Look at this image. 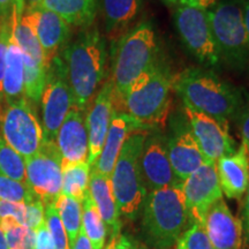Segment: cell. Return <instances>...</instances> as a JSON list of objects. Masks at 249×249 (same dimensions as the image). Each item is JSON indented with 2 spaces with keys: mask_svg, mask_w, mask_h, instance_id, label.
Wrapping results in <instances>:
<instances>
[{
  "mask_svg": "<svg viewBox=\"0 0 249 249\" xmlns=\"http://www.w3.org/2000/svg\"><path fill=\"white\" fill-rule=\"evenodd\" d=\"M239 2H242V4H247V2H249V0H238Z\"/></svg>",
  "mask_w": 249,
  "mask_h": 249,
  "instance_id": "c3c4849f",
  "label": "cell"
},
{
  "mask_svg": "<svg viewBox=\"0 0 249 249\" xmlns=\"http://www.w3.org/2000/svg\"><path fill=\"white\" fill-rule=\"evenodd\" d=\"M1 138L24 160L37 154L44 141L42 124L26 98L5 104L0 112Z\"/></svg>",
  "mask_w": 249,
  "mask_h": 249,
  "instance_id": "ba28073f",
  "label": "cell"
},
{
  "mask_svg": "<svg viewBox=\"0 0 249 249\" xmlns=\"http://www.w3.org/2000/svg\"><path fill=\"white\" fill-rule=\"evenodd\" d=\"M143 0H101V8L107 35L116 36L132 29V24L139 18Z\"/></svg>",
  "mask_w": 249,
  "mask_h": 249,
  "instance_id": "603a6c76",
  "label": "cell"
},
{
  "mask_svg": "<svg viewBox=\"0 0 249 249\" xmlns=\"http://www.w3.org/2000/svg\"><path fill=\"white\" fill-rule=\"evenodd\" d=\"M0 174L18 182H27L26 160L0 138Z\"/></svg>",
  "mask_w": 249,
  "mask_h": 249,
  "instance_id": "f546056e",
  "label": "cell"
},
{
  "mask_svg": "<svg viewBox=\"0 0 249 249\" xmlns=\"http://www.w3.org/2000/svg\"><path fill=\"white\" fill-rule=\"evenodd\" d=\"M181 191L193 223L203 225L213 205L223 198L216 163H205L182 181Z\"/></svg>",
  "mask_w": 249,
  "mask_h": 249,
  "instance_id": "5bb4252c",
  "label": "cell"
},
{
  "mask_svg": "<svg viewBox=\"0 0 249 249\" xmlns=\"http://www.w3.org/2000/svg\"><path fill=\"white\" fill-rule=\"evenodd\" d=\"M142 235L151 249L173 247L193 224L181 187L147 193L142 205Z\"/></svg>",
  "mask_w": 249,
  "mask_h": 249,
  "instance_id": "3957f363",
  "label": "cell"
},
{
  "mask_svg": "<svg viewBox=\"0 0 249 249\" xmlns=\"http://www.w3.org/2000/svg\"><path fill=\"white\" fill-rule=\"evenodd\" d=\"M27 186L46 205L61 194L62 165L55 142L43 141L37 154L26 160Z\"/></svg>",
  "mask_w": 249,
  "mask_h": 249,
  "instance_id": "8fae6325",
  "label": "cell"
},
{
  "mask_svg": "<svg viewBox=\"0 0 249 249\" xmlns=\"http://www.w3.org/2000/svg\"><path fill=\"white\" fill-rule=\"evenodd\" d=\"M114 111L113 86L111 81H107L99 89L86 117L89 139L88 164L90 167L95 165L101 155Z\"/></svg>",
  "mask_w": 249,
  "mask_h": 249,
  "instance_id": "e0dca14e",
  "label": "cell"
},
{
  "mask_svg": "<svg viewBox=\"0 0 249 249\" xmlns=\"http://www.w3.org/2000/svg\"><path fill=\"white\" fill-rule=\"evenodd\" d=\"M23 97L34 107L40 102V97L44 90L46 67L27 54H23Z\"/></svg>",
  "mask_w": 249,
  "mask_h": 249,
  "instance_id": "83f0119b",
  "label": "cell"
},
{
  "mask_svg": "<svg viewBox=\"0 0 249 249\" xmlns=\"http://www.w3.org/2000/svg\"><path fill=\"white\" fill-rule=\"evenodd\" d=\"M39 7L58 14L70 26L86 29L95 20L97 0H42Z\"/></svg>",
  "mask_w": 249,
  "mask_h": 249,
  "instance_id": "cb8c5ba5",
  "label": "cell"
},
{
  "mask_svg": "<svg viewBox=\"0 0 249 249\" xmlns=\"http://www.w3.org/2000/svg\"><path fill=\"white\" fill-rule=\"evenodd\" d=\"M173 89L183 107L222 121L235 117L244 107L239 89L201 68H187L173 77Z\"/></svg>",
  "mask_w": 249,
  "mask_h": 249,
  "instance_id": "7a4b0ae2",
  "label": "cell"
},
{
  "mask_svg": "<svg viewBox=\"0 0 249 249\" xmlns=\"http://www.w3.org/2000/svg\"><path fill=\"white\" fill-rule=\"evenodd\" d=\"M173 21L180 38L191 53L205 66L216 67L222 57L211 31L208 11L191 6H176Z\"/></svg>",
  "mask_w": 249,
  "mask_h": 249,
  "instance_id": "30bf717a",
  "label": "cell"
},
{
  "mask_svg": "<svg viewBox=\"0 0 249 249\" xmlns=\"http://www.w3.org/2000/svg\"><path fill=\"white\" fill-rule=\"evenodd\" d=\"M0 249H8L5 234H4V232L1 231V229H0Z\"/></svg>",
  "mask_w": 249,
  "mask_h": 249,
  "instance_id": "bcb514c9",
  "label": "cell"
},
{
  "mask_svg": "<svg viewBox=\"0 0 249 249\" xmlns=\"http://www.w3.org/2000/svg\"><path fill=\"white\" fill-rule=\"evenodd\" d=\"M172 89L173 77L158 64L129 87L121 107L124 112L152 128L169 116Z\"/></svg>",
  "mask_w": 249,
  "mask_h": 249,
  "instance_id": "5b68a950",
  "label": "cell"
},
{
  "mask_svg": "<svg viewBox=\"0 0 249 249\" xmlns=\"http://www.w3.org/2000/svg\"><path fill=\"white\" fill-rule=\"evenodd\" d=\"M183 114L202 154L209 163H217L219 158L235 152V142L230 135L229 121L214 119L187 107H183Z\"/></svg>",
  "mask_w": 249,
  "mask_h": 249,
  "instance_id": "4fadbf2b",
  "label": "cell"
},
{
  "mask_svg": "<svg viewBox=\"0 0 249 249\" xmlns=\"http://www.w3.org/2000/svg\"><path fill=\"white\" fill-rule=\"evenodd\" d=\"M23 53L12 33L6 51L4 73V105L23 98Z\"/></svg>",
  "mask_w": 249,
  "mask_h": 249,
  "instance_id": "d4e9b609",
  "label": "cell"
},
{
  "mask_svg": "<svg viewBox=\"0 0 249 249\" xmlns=\"http://www.w3.org/2000/svg\"><path fill=\"white\" fill-rule=\"evenodd\" d=\"M36 198L27 183L15 181L0 174V200L28 204Z\"/></svg>",
  "mask_w": 249,
  "mask_h": 249,
  "instance_id": "4dcf8cb0",
  "label": "cell"
},
{
  "mask_svg": "<svg viewBox=\"0 0 249 249\" xmlns=\"http://www.w3.org/2000/svg\"><path fill=\"white\" fill-rule=\"evenodd\" d=\"M246 200L244 205V218H242V227L246 235V242L249 244V186L246 192Z\"/></svg>",
  "mask_w": 249,
  "mask_h": 249,
  "instance_id": "7bdbcfd3",
  "label": "cell"
},
{
  "mask_svg": "<svg viewBox=\"0 0 249 249\" xmlns=\"http://www.w3.org/2000/svg\"><path fill=\"white\" fill-rule=\"evenodd\" d=\"M44 223V204L38 198L26 204V213H24V226L36 231Z\"/></svg>",
  "mask_w": 249,
  "mask_h": 249,
  "instance_id": "e575fe53",
  "label": "cell"
},
{
  "mask_svg": "<svg viewBox=\"0 0 249 249\" xmlns=\"http://www.w3.org/2000/svg\"><path fill=\"white\" fill-rule=\"evenodd\" d=\"M28 11L33 12L36 35L42 48L44 64L48 70L49 65L57 57L59 50L70 39L71 26L64 18L49 9L37 7Z\"/></svg>",
  "mask_w": 249,
  "mask_h": 249,
  "instance_id": "ffe728a7",
  "label": "cell"
},
{
  "mask_svg": "<svg viewBox=\"0 0 249 249\" xmlns=\"http://www.w3.org/2000/svg\"><path fill=\"white\" fill-rule=\"evenodd\" d=\"M70 249H92V246L90 244L88 236L86 235L83 230H81Z\"/></svg>",
  "mask_w": 249,
  "mask_h": 249,
  "instance_id": "b9f144b4",
  "label": "cell"
},
{
  "mask_svg": "<svg viewBox=\"0 0 249 249\" xmlns=\"http://www.w3.org/2000/svg\"><path fill=\"white\" fill-rule=\"evenodd\" d=\"M91 167L88 161L62 166L61 194L73 197L82 203L89 192Z\"/></svg>",
  "mask_w": 249,
  "mask_h": 249,
  "instance_id": "484cf974",
  "label": "cell"
},
{
  "mask_svg": "<svg viewBox=\"0 0 249 249\" xmlns=\"http://www.w3.org/2000/svg\"><path fill=\"white\" fill-rule=\"evenodd\" d=\"M219 0H180V5L191 6V7H197L209 11L213 6H216Z\"/></svg>",
  "mask_w": 249,
  "mask_h": 249,
  "instance_id": "60d3db41",
  "label": "cell"
},
{
  "mask_svg": "<svg viewBox=\"0 0 249 249\" xmlns=\"http://www.w3.org/2000/svg\"><path fill=\"white\" fill-rule=\"evenodd\" d=\"M242 14H244V23H245L246 33H247L248 46H249V2L244 4V7H242Z\"/></svg>",
  "mask_w": 249,
  "mask_h": 249,
  "instance_id": "ee69618b",
  "label": "cell"
},
{
  "mask_svg": "<svg viewBox=\"0 0 249 249\" xmlns=\"http://www.w3.org/2000/svg\"><path fill=\"white\" fill-rule=\"evenodd\" d=\"M35 249H54L53 241H52L45 222L35 231Z\"/></svg>",
  "mask_w": 249,
  "mask_h": 249,
  "instance_id": "74e56055",
  "label": "cell"
},
{
  "mask_svg": "<svg viewBox=\"0 0 249 249\" xmlns=\"http://www.w3.org/2000/svg\"><path fill=\"white\" fill-rule=\"evenodd\" d=\"M0 112H1V107H0Z\"/></svg>",
  "mask_w": 249,
  "mask_h": 249,
  "instance_id": "681fc988",
  "label": "cell"
},
{
  "mask_svg": "<svg viewBox=\"0 0 249 249\" xmlns=\"http://www.w3.org/2000/svg\"><path fill=\"white\" fill-rule=\"evenodd\" d=\"M24 213H26V204L0 200V219L12 217L18 224L24 226Z\"/></svg>",
  "mask_w": 249,
  "mask_h": 249,
  "instance_id": "8d00e7d4",
  "label": "cell"
},
{
  "mask_svg": "<svg viewBox=\"0 0 249 249\" xmlns=\"http://www.w3.org/2000/svg\"><path fill=\"white\" fill-rule=\"evenodd\" d=\"M147 133H134L127 139L110 177L120 216L128 219L139 216L147 195L139 167L140 154Z\"/></svg>",
  "mask_w": 249,
  "mask_h": 249,
  "instance_id": "8992f818",
  "label": "cell"
},
{
  "mask_svg": "<svg viewBox=\"0 0 249 249\" xmlns=\"http://www.w3.org/2000/svg\"><path fill=\"white\" fill-rule=\"evenodd\" d=\"M150 129V126L142 124L141 121L135 119L127 112L114 111L102 152L91 170L110 178L118 160V156H119L127 139L134 133L148 132Z\"/></svg>",
  "mask_w": 249,
  "mask_h": 249,
  "instance_id": "2e32d148",
  "label": "cell"
},
{
  "mask_svg": "<svg viewBox=\"0 0 249 249\" xmlns=\"http://www.w3.org/2000/svg\"><path fill=\"white\" fill-rule=\"evenodd\" d=\"M14 20L11 22L0 23V107H4V73L6 51H7L8 40L14 29Z\"/></svg>",
  "mask_w": 249,
  "mask_h": 249,
  "instance_id": "836d02e7",
  "label": "cell"
},
{
  "mask_svg": "<svg viewBox=\"0 0 249 249\" xmlns=\"http://www.w3.org/2000/svg\"><path fill=\"white\" fill-rule=\"evenodd\" d=\"M203 226L213 249H241L242 222L231 213L223 198L208 211Z\"/></svg>",
  "mask_w": 249,
  "mask_h": 249,
  "instance_id": "d6986e66",
  "label": "cell"
},
{
  "mask_svg": "<svg viewBox=\"0 0 249 249\" xmlns=\"http://www.w3.org/2000/svg\"><path fill=\"white\" fill-rule=\"evenodd\" d=\"M158 55L156 33L149 22L139 23L118 39L110 80L114 91V110L121 107L129 87L160 64Z\"/></svg>",
  "mask_w": 249,
  "mask_h": 249,
  "instance_id": "277c9868",
  "label": "cell"
},
{
  "mask_svg": "<svg viewBox=\"0 0 249 249\" xmlns=\"http://www.w3.org/2000/svg\"><path fill=\"white\" fill-rule=\"evenodd\" d=\"M223 194L229 198H241L249 186V154L244 143L232 155L224 156L216 163Z\"/></svg>",
  "mask_w": 249,
  "mask_h": 249,
  "instance_id": "44dd1931",
  "label": "cell"
},
{
  "mask_svg": "<svg viewBox=\"0 0 249 249\" xmlns=\"http://www.w3.org/2000/svg\"><path fill=\"white\" fill-rule=\"evenodd\" d=\"M248 249H249V248H248Z\"/></svg>",
  "mask_w": 249,
  "mask_h": 249,
  "instance_id": "f907efd6",
  "label": "cell"
},
{
  "mask_svg": "<svg viewBox=\"0 0 249 249\" xmlns=\"http://www.w3.org/2000/svg\"><path fill=\"white\" fill-rule=\"evenodd\" d=\"M208 18L220 57L230 66L242 70L249 59L242 7L231 0L219 1L208 11Z\"/></svg>",
  "mask_w": 249,
  "mask_h": 249,
  "instance_id": "52a82bcc",
  "label": "cell"
},
{
  "mask_svg": "<svg viewBox=\"0 0 249 249\" xmlns=\"http://www.w3.org/2000/svg\"><path fill=\"white\" fill-rule=\"evenodd\" d=\"M165 5L167 6H179L180 0H161Z\"/></svg>",
  "mask_w": 249,
  "mask_h": 249,
  "instance_id": "7dc6e473",
  "label": "cell"
},
{
  "mask_svg": "<svg viewBox=\"0 0 249 249\" xmlns=\"http://www.w3.org/2000/svg\"><path fill=\"white\" fill-rule=\"evenodd\" d=\"M167 152L173 172L180 181L209 163L193 136L186 117L185 120L177 119L172 124V130L167 136Z\"/></svg>",
  "mask_w": 249,
  "mask_h": 249,
  "instance_id": "9a60e30c",
  "label": "cell"
},
{
  "mask_svg": "<svg viewBox=\"0 0 249 249\" xmlns=\"http://www.w3.org/2000/svg\"><path fill=\"white\" fill-rule=\"evenodd\" d=\"M24 11L23 0H0V23L11 22L20 18Z\"/></svg>",
  "mask_w": 249,
  "mask_h": 249,
  "instance_id": "d590c367",
  "label": "cell"
},
{
  "mask_svg": "<svg viewBox=\"0 0 249 249\" xmlns=\"http://www.w3.org/2000/svg\"><path fill=\"white\" fill-rule=\"evenodd\" d=\"M240 133L242 143L246 145L249 154V101L244 104L240 111Z\"/></svg>",
  "mask_w": 249,
  "mask_h": 249,
  "instance_id": "f35d334b",
  "label": "cell"
},
{
  "mask_svg": "<svg viewBox=\"0 0 249 249\" xmlns=\"http://www.w3.org/2000/svg\"><path fill=\"white\" fill-rule=\"evenodd\" d=\"M75 107L83 111L105 77L107 42L97 28H86L62 52Z\"/></svg>",
  "mask_w": 249,
  "mask_h": 249,
  "instance_id": "6da1fadb",
  "label": "cell"
},
{
  "mask_svg": "<svg viewBox=\"0 0 249 249\" xmlns=\"http://www.w3.org/2000/svg\"><path fill=\"white\" fill-rule=\"evenodd\" d=\"M42 0H23L24 9H35L39 7Z\"/></svg>",
  "mask_w": 249,
  "mask_h": 249,
  "instance_id": "f6af8a7d",
  "label": "cell"
},
{
  "mask_svg": "<svg viewBox=\"0 0 249 249\" xmlns=\"http://www.w3.org/2000/svg\"><path fill=\"white\" fill-rule=\"evenodd\" d=\"M44 222L53 241L54 249H70L67 233L59 217L54 202L44 205Z\"/></svg>",
  "mask_w": 249,
  "mask_h": 249,
  "instance_id": "1f68e13d",
  "label": "cell"
},
{
  "mask_svg": "<svg viewBox=\"0 0 249 249\" xmlns=\"http://www.w3.org/2000/svg\"><path fill=\"white\" fill-rule=\"evenodd\" d=\"M65 231L67 233L70 248L82 230V203L75 198L60 194L54 201Z\"/></svg>",
  "mask_w": 249,
  "mask_h": 249,
  "instance_id": "f1b7e54d",
  "label": "cell"
},
{
  "mask_svg": "<svg viewBox=\"0 0 249 249\" xmlns=\"http://www.w3.org/2000/svg\"><path fill=\"white\" fill-rule=\"evenodd\" d=\"M177 249H213L204 226L193 223L176 244Z\"/></svg>",
  "mask_w": 249,
  "mask_h": 249,
  "instance_id": "d6a6232c",
  "label": "cell"
},
{
  "mask_svg": "<svg viewBox=\"0 0 249 249\" xmlns=\"http://www.w3.org/2000/svg\"><path fill=\"white\" fill-rule=\"evenodd\" d=\"M82 112L77 107L71 108L55 138L62 166L88 161L89 139Z\"/></svg>",
  "mask_w": 249,
  "mask_h": 249,
  "instance_id": "ac0fdd59",
  "label": "cell"
},
{
  "mask_svg": "<svg viewBox=\"0 0 249 249\" xmlns=\"http://www.w3.org/2000/svg\"><path fill=\"white\" fill-rule=\"evenodd\" d=\"M104 249H140L127 235L118 234L116 238L110 239V244Z\"/></svg>",
  "mask_w": 249,
  "mask_h": 249,
  "instance_id": "ab89813d",
  "label": "cell"
},
{
  "mask_svg": "<svg viewBox=\"0 0 249 249\" xmlns=\"http://www.w3.org/2000/svg\"><path fill=\"white\" fill-rule=\"evenodd\" d=\"M89 194L97 208L103 222L105 223L110 239L120 234V213L112 191L110 178L102 176L96 171H90Z\"/></svg>",
  "mask_w": 249,
  "mask_h": 249,
  "instance_id": "7402d4cb",
  "label": "cell"
},
{
  "mask_svg": "<svg viewBox=\"0 0 249 249\" xmlns=\"http://www.w3.org/2000/svg\"><path fill=\"white\" fill-rule=\"evenodd\" d=\"M140 174L147 193L165 187H181L167 152V138L160 132L147 133L139 158Z\"/></svg>",
  "mask_w": 249,
  "mask_h": 249,
  "instance_id": "7c38bea8",
  "label": "cell"
},
{
  "mask_svg": "<svg viewBox=\"0 0 249 249\" xmlns=\"http://www.w3.org/2000/svg\"><path fill=\"white\" fill-rule=\"evenodd\" d=\"M82 230L88 236L92 249H104L107 229L90 197L89 192L82 202Z\"/></svg>",
  "mask_w": 249,
  "mask_h": 249,
  "instance_id": "4316f807",
  "label": "cell"
},
{
  "mask_svg": "<svg viewBox=\"0 0 249 249\" xmlns=\"http://www.w3.org/2000/svg\"><path fill=\"white\" fill-rule=\"evenodd\" d=\"M42 128L44 141L55 142V138L67 117L75 107L74 96L68 83L66 68L60 57H55L46 70V82L42 97Z\"/></svg>",
  "mask_w": 249,
  "mask_h": 249,
  "instance_id": "9c48e42d",
  "label": "cell"
}]
</instances>
